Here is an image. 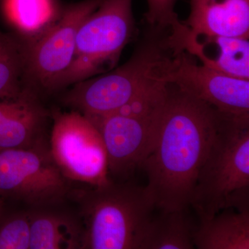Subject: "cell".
Segmentation results:
<instances>
[{"label": "cell", "mask_w": 249, "mask_h": 249, "mask_svg": "<svg viewBox=\"0 0 249 249\" xmlns=\"http://www.w3.org/2000/svg\"><path fill=\"white\" fill-rule=\"evenodd\" d=\"M155 141L140 168L155 209H188L198 175L224 114L167 83Z\"/></svg>", "instance_id": "1"}, {"label": "cell", "mask_w": 249, "mask_h": 249, "mask_svg": "<svg viewBox=\"0 0 249 249\" xmlns=\"http://www.w3.org/2000/svg\"><path fill=\"white\" fill-rule=\"evenodd\" d=\"M83 226L81 249H138L155 206L145 187L130 183L71 189Z\"/></svg>", "instance_id": "2"}, {"label": "cell", "mask_w": 249, "mask_h": 249, "mask_svg": "<svg viewBox=\"0 0 249 249\" xmlns=\"http://www.w3.org/2000/svg\"><path fill=\"white\" fill-rule=\"evenodd\" d=\"M249 119L224 115L192 195L200 222L224 209H249Z\"/></svg>", "instance_id": "3"}, {"label": "cell", "mask_w": 249, "mask_h": 249, "mask_svg": "<svg viewBox=\"0 0 249 249\" xmlns=\"http://www.w3.org/2000/svg\"><path fill=\"white\" fill-rule=\"evenodd\" d=\"M173 50L168 36L148 40L114 71L72 85L62 96V102L85 116L114 112L162 83V66Z\"/></svg>", "instance_id": "4"}, {"label": "cell", "mask_w": 249, "mask_h": 249, "mask_svg": "<svg viewBox=\"0 0 249 249\" xmlns=\"http://www.w3.org/2000/svg\"><path fill=\"white\" fill-rule=\"evenodd\" d=\"M132 0H101L82 22L71 66L59 82L58 91L110 71L135 34Z\"/></svg>", "instance_id": "5"}, {"label": "cell", "mask_w": 249, "mask_h": 249, "mask_svg": "<svg viewBox=\"0 0 249 249\" xmlns=\"http://www.w3.org/2000/svg\"><path fill=\"white\" fill-rule=\"evenodd\" d=\"M165 99L157 91H147L111 114L86 116L102 137L108 172L126 178L140 168L155 142Z\"/></svg>", "instance_id": "6"}, {"label": "cell", "mask_w": 249, "mask_h": 249, "mask_svg": "<svg viewBox=\"0 0 249 249\" xmlns=\"http://www.w3.org/2000/svg\"><path fill=\"white\" fill-rule=\"evenodd\" d=\"M71 181L61 173L48 143L31 148L0 149V197L34 208L57 206L69 197Z\"/></svg>", "instance_id": "7"}, {"label": "cell", "mask_w": 249, "mask_h": 249, "mask_svg": "<svg viewBox=\"0 0 249 249\" xmlns=\"http://www.w3.org/2000/svg\"><path fill=\"white\" fill-rule=\"evenodd\" d=\"M53 121L49 150L64 176L70 181L93 187L110 182L107 153L97 128L80 111L51 112Z\"/></svg>", "instance_id": "8"}, {"label": "cell", "mask_w": 249, "mask_h": 249, "mask_svg": "<svg viewBox=\"0 0 249 249\" xmlns=\"http://www.w3.org/2000/svg\"><path fill=\"white\" fill-rule=\"evenodd\" d=\"M101 0H84L63 7L56 24L27 48L24 85L39 94L58 91L59 82L71 66L82 22Z\"/></svg>", "instance_id": "9"}, {"label": "cell", "mask_w": 249, "mask_h": 249, "mask_svg": "<svg viewBox=\"0 0 249 249\" xmlns=\"http://www.w3.org/2000/svg\"><path fill=\"white\" fill-rule=\"evenodd\" d=\"M160 80L177 85L224 115L249 119V80L198 65L186 51L173 52L167 57Z\"/></svg>", "instance_id": "10"}, {"label": "cell", "mask_w": 249, "mask_h": 249, "mask_svg": "<svg viewBox=\"0 0 249 249\" xmlns=\"http://www.w3.org/2000/svg\"><path fill=\"white\" fill-rule=\"evenodd\" d=\"M50 117L40 95L29 87H24L16 97L0 98V149L48 143L46 130Z\"/></svg>", "instance_id": "11"}, {"label": "cell", "mask_w": 249, "mask_h": 249, "mask_svg": "<svg viewBox=\"0 0 249 249\" xmlns=\"http://www.w3.org/2000/svg\"><path fill=\"white\" fill-rule=\"evenodd\" d=\"M181 49L199 59L204 66L229 76L249 80V38L191 34L188 30Z\"/></svg>", "instance_id": "12"}, {"label": "cell", "mask_w": 249, "mask_h": 249, "mask_svg": "<svg viewBox=\"0 0 249 249\" xmlns=\"http://www.w3.org/2000/svg\"><path fill=\"white\" fill-rule=\"evenodd\" d=\"M183 24L191 34L249 38V0H191Z\"/></svg>", "instance_id": "13"}, {"label": "cell", "mask_w": 249, "mask_h": 249, "mask_svg": "<svg viewBox=\"0 0 249 249\" xmlns=\"http://www.w3.org/2000/svg\"><path fill=\"white\" fill-rule=\"evenodd\" d=\"M62 10L58 0H0L5 22L27 48L56 24Z\"/></svg>", "instance_id": "14"}, {"label": "cell", "mask_w": 249, "mask_h": 249, "mask_svg": "<svg viewBox=\"0 0 249 249\" xmlns=\"http://www.w3.org/2000/svg\"><path fill=\"white\" fill-rule=\"evenodd\" d=\"M30 211L29 249H81L83 226L78 215L50 206Z\"/></svg>", "instance_id": "15"}, {"label": "cell", "mask_w": 249, "mask_h": 249, "mask_svg": "<svg viewBox=\"0 0 249 249\" xmlns=\"http://www.w3.org/2000/svg\"><path fill=\"white\" fill-rule=\"evenodd\" d=\"M196 229L187 215V209L160 211L145 222L139 237L138 249H194Z\"/></svg>", "instance_id": "16"}, {"label": "cell", "mask_w": 249, "mask_h": 249, "mask_svg": "<svg viewBox=\"0 0 249 249\" xmlns=\"http://www.w3.org/2000/svg\"><path fill=\"white\" fill-rule=\"evenodd\" d=\"M194 245L198 249H249V209L225 211L201 222Z\"/></svg>", "instance_id": "17"}, {"label": "cell", "mask_w": 249, "mask_h": 249, "mask_svg": "<svg viewBox=\"0 0 249 249\" xmlns=\"http://www.w3.org/2000/svg\"><path fill=\"white\" fill-rule=\"evenodd\" d=\"M26 57L22 41L0 30V98L16 97L24 89Z\"/></svg>", "instance_id": "18"}, {"label": "cell", "mask_w": 249, "mask_h": 249, "mask_svg": "<svg viewBox=\"0 0 249 249\" xmlns=\"http://www.w3.org/2000/svg\"><path fill=\"white\" fill-rule=\"evenodd\" d=\"M31 211L0 219V249H30Z\"/></svg>", "instance_id": "19"}, {"label": "cell", "mask_w": 249, "mask_h": 249, "mask_svg": "<svg viewBox=\"0 0 249 249\" xmlns=\"http://www.w3.org/2000/svg\"><path fill=\"white\" fill-rule=\"evenodd\" d=\"M177 0H147L148 9L145 14L147 24L155 31L168 29L172 34H178L184 29L175 12Z\"/></svg>", "instance_id": "20"}, {"label": "cell", "mask_w": 249, "mask_h": 249, "mask_svg": "<svg viewBox=\"0 0 249 249\" xmlns=\"http://www.w3.org/2000/svg\"><path fill=\"white\" fill-rule=\"evenodd\" d=\"M2 199L0 197V219L2 217Z\"/></svg>", "instance_id": "21"}]
</instances>
